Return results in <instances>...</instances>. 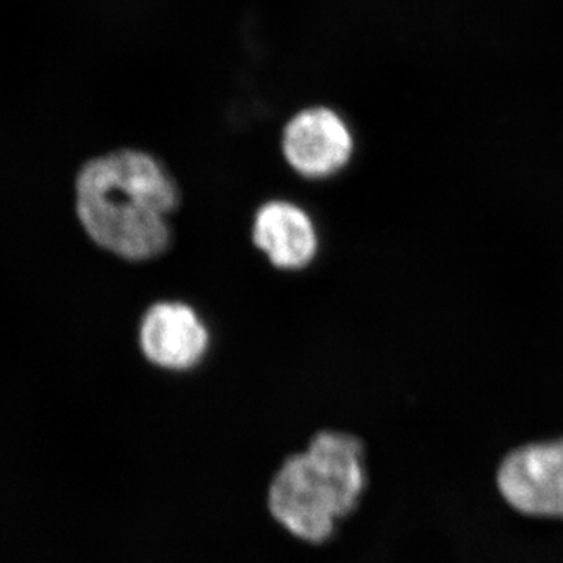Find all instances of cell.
I'll list each match as a JSON object with an SVG mask.
<instances>
[{
	"label": "cell",
	"mask_w": 563,
	"mask_h": 563,
	"mask_svg": "<svg viewBox=\"0 0 563 563\" xmlns=\"http://www.w3.org/2000/svg\"><path fill=\"white\" fill-rule=\"evenodd\" d=\"M277 146L291 174L307 181H325L351 165L355 136L339 110L325 103H310L288 117Z\"/></svg>",
	"instance_id": "4"
},
{
	"label": "cell",
	"mask_w": 563,
	"mask_h": 563,
	"mask_svg": "<svg viewBox=\"0 0 563 563\" xmlns=\"http://www.w3.org/2000/svg\"><path fill=\"white\" fill-rule=\"evenodd\" d=\"M498 487L518 512L563 518V439L512 451L499 466Z\"/></svg>",
	"instance_id": "6"
},
{
	"label": "cell",
	"mask_w": 563,
	"mask_h": 563,
	"mask_svg": "<svg viewBox=\"0 0 563 563\" xmlns=\"http://www.w3.org/2000/svg\"><path fill=\"white\" fill-rule=\"evenodd\" d=\"M250 239L269 268L285 276L312 268L321 252V233L313 214L288 198L266 199L255 207Z\"/></svg>",
	"instance_id": "5"
},
{
	"label": "cell",
	"mask_w": 563,
	"mask_h": 563,
	"mask_svg": "<svg viewBox=\"0 0 563 563\" xmlns=\"http://www.w3.org/2000/svg\"><path fill=\"white\" fill-rule=\"evenodd\" d=\"M179 180L151 151L124 146L88 158L74 179V211L85 236L114 261H161L173 247Z\"/></svg>",
	"instance_id": "1"
},
{
	"label": "cell",
	"mask_w": 563,
	"mask_h": 563,
	"mask_svg": "<svg viewBox=\"0 0 563 563\" xmlns=\"http://www.w3.org/2000/svg\"><path fill=\"white\" fill-rule=\"evenodd\" d=\"M141 358L157 372L188 374L201 368L213 347V331L198 307L185 299L147 303L136 324Z\"/></svg>",
	"instance_id": "3"
},
{
	"label": "cell",
	"mask_w": 563,
	"mask_h": 563,
	"mask_svg": "<svg viewBox=\"0 0 563 563\" xmlns=\"http://www.w3.org/2000/svg\"><path fill=\"white\" fill-rule=\"evenodd\" d=\"M368 487L366 448L342 429H318L288 454L266 490L269 517L299 542L322 547L355 514Z\"/></svg>",
	"instance_id": "2"
}]
</instances>
